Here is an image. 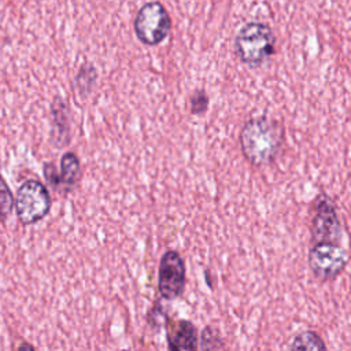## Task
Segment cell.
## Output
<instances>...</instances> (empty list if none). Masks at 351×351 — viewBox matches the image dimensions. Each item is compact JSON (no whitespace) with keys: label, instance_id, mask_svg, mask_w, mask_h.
<instances>
[{"label":"cell","instance_id":"cell-1","mask_svg":"<svg viewBox=\"0 0 351 351\" xmlns=\"http://www.w3.org/2000/svg\"><path fill=\"white\" fill-rule=\"evenodd\" d=\"M282 125L267 115L250 118L239 133V144L243 156L254 166L271 163L284 144Z\"/></svg>","mask_w":351,"mask_h":351},{"label":"cell","instance_id":"cell-2","mask_svg":"<svg viewBox=\"0 0 351 351\" xmlns=\"http://www.w3.org/2000/svg\"><path fill=\"white\" fill-rule=\"evenodd\" d=\"M276 51V36L263 22H248L240 27L234 37V53L239 60L250 67L266 63Z\"/></svg>","mask_w":351,"mask_h":351},{"label":"cell","instance_id":"cell-3","mask_svg":"<svg viewBox=\"0 0 351 351\" xmlns=\"http://www.w3.org/2000/svg\"><path fill=\"white\" fill-rule=\"evenodd\" d=\"M51 195L47 186L38 180L23 181L14 197V208L23 225H33L45 218L51 210Z\"/></svg>","mask_w":351,"mask_h":351},{"label":"cell","instance_id":"cell-4","mask_svg":"<svg viewBox=\"0 0 351 351\" xmlns=\"http://www.w3.org/2000/svg\"><path fill=\"white\" fill-rule=\"evenodd\" d=\"M133 30L140 43L154 47L169 36L171 18L160 1H148L138 8L133 21Z\"/></svg>","mask_w":351,"mask_h":351},{"label":"cell","instance_id":"cell-5","mask_svg":"<svg viewBox=\"0 0 351 351\" xmlns=\"http://www.w3.org/2000/svg\"><path fill=\"white\" fill-rule=\"evenodd\" d=\"M308 267L315 278L332 281L347 267V254L343 247L332 241H315L307 256Z\"/></svg>","mask_w":351,"mask_h":351},{"label":"cell","instance_id":"cell-6","mask_svg":"<svg viewBox=\"0 0 351 351\" xmlns=\"http://www.w3.org/2000/svg\"><path fill=\"white\" fill-rule=\"evenodd\" d=\"M186 284V267L184 258L176 250H167L159 261L158 291L160 298L174 300L184 293Z\"/></svg>","mask_w":351,"mask_h":351},{"label":"cell","instance_id":"cell-7","mask_svg":"<svg viewBox=\"0 0 351 351\" xmlns=\"http://www.w3.org/2000/svg\"><path fill=\"white\" fill-rule=\"evenodd\" d=\"M313 241L337 243L341 237V225L335 204L326 195L317 196L311 219Z\"/></svg>","mask_w":351,"mask_h":351},{"label":"cell","instance_id":"cell-8","mask_svg":"<svg viewBox=\"0 0 351 351\" xmlns=\"http://www.w3.org/2000/svg\"><path fill=\"white\" fill-rule=\"evenodd\" d=\"M167 348L173 351L197 350L199 333L197 328L186 319L167 321L166 322Z\"/></svg>","mask_w":351,"mask_h":351},{"label":"cell","instance_id":"cell-9","mask_svg":"<svg viewBox=\"0 0 351 351\" xmlns=\"http://www.w3.org/2000/svg\"><path fill=\"white\" fill-rule=\"evenodd\" d=\"M71 137L69 107L62 97H55L51 104V141L62 148L69 144Z\"/></svg>","mask_w":351,"mask_h":351},{"label":"cell","instance_id":"cell-10","mask_svg":"<svg viewBox=\"0 0 351 351\" xmlns=\"http://www.w3.org/2000/svg\"><path fill=\"white\" fill-rule=\"evenodd\" d=\"M81 177V162L74 152H66L60 158L59 181L64 189H71Z\"/></svg>","mask_w":351,"mask_h":351},{"label":"cell","instance_id":"cell-11","mask_svg":"<svg viewBox=\"0 0 351 351\" xmlns=\"http://www.w3.org/2000/svg\"><path fill=\"white\" fill-rule=\"evenodd\" d=\"M289 350H326L322 337L315 330H303L293 336Z\"/></svg>","mask_w":351,"mask_h":351},{"label":"cell","instance_id":"cell-12","mask_svg":"<svg viewBox=\"0 0 351 351\" xmlns=\"http://www.w3.org/2000/svg\"><path fill=\"white\" fill-rule=\"evenodd\" d=\"M96 80H97V73L92 64L85 63L80 67L78 74L75 75V85L82 97L88 96L93 90L96 85Z\"/></svg>","mask_w":351,"mask_h":351},{"label":"cell","instance_id":"cell-13","mask_svg":"<svg viewBox=\"0 0 351 351\" xmlns=\"http://www.w3.org/2000/svg\"><path fill=\"white\" fill-rule=\"evenodd\" d=\"M200 350H219L225 348V343L221 339L219 333L213 326H204L202 335L199 337V347Z\"/></svg>","mask_w":351,"mask_h":351},{"label":"cell","instance_id":"cell-14","mask_svg":"<svg viewBox=\"0 0 351 351\" xmlns=\"http://www.w3.org/2000/svg\"><path fill=\"white\" fill-rule=\"evenodd\" d=\"M210 99L207 93L203 89H196L191 97H189V106H191V112L193 115H202L208 110Z\"/></svg>","mask_w":351,"mask_h":351},{"label":"cell","instance_id":"cell-15","mask_svg":"<svg viewBox=\"0 0 351 351\" xmlns=\"http://www.w3.org/2000/svg\"><path fill=\"white\" fill-rule=\"evenodd\" d=\"M12 208H14V196L8 185L0 176V218L8 217Z\"/></svg>","mask_w":351,"mask_h":351},{"label":"cell","instance_id":"cell-16","mask_svg":"<svg viewBox=\"0 0 351 351\" xmlns=\"http://www.w3.org/2000/svg\"><path fill=\"white\" fill-rule=\"evenodd\" d=\"M44 176L47 178V181L53 186V188H59L60 186V181H59V173L56 171L55 166L52 163H45L44 166Z\"/></svg>","mask_w":351,"mask_h":351},{"label":"cell","instance_id":"cell-17","mask_svg":"<svg viewBox=\"0 0 351 351\" xmlns=\"http://www.w3.org/2000/svg\"><path fill=\"white\" fill-rule=\"evenodd\" d=\"M22 348H30V350H33V346H30V344H22V346L19 347V350H22Z\"/></svg>","mask_w":351,"mask_h":351}]
</instances>
